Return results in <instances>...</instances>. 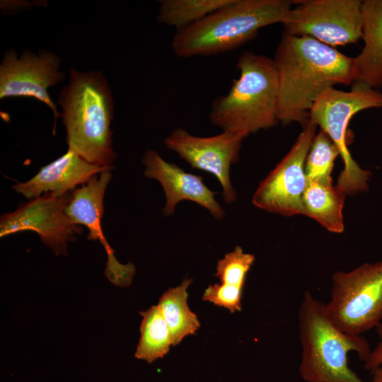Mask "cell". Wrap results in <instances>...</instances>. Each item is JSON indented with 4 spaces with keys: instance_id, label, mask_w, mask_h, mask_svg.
I'll return each instance as SVG.
<instances>
[{
    "instance_id": "15",
    "label": "cell",
    "mask_w": 382,
    "mask_h": 382,
    "mask_svg": "<svg viewBox=\"0 0 382 382\" xmlns=\"http://www.w3.org/2000/svg\"><path fill=\"white\" fill-rule=\"evenodd\" d=\"M112 169L91 163L68 149L64 154L42 167L32 178L14 185L13 189L30 199L47 192L62 196L86 183L93 176Z\"/></svg>"
},
{
    "instance_id": "18",
    "label": "cell",
    "mask_w": 382,
    "mask_h": 382,
    "mask_svg": "<svg viewBox=\"0 0 382 382\" xmlns=\"http://www.w3.org/2000/svg\"><path fill=\"white\" fill-rule=\"evenodd\" d=\"M192 279H184L182 283L170 288L161 296L158 307L170 332L173 346L178 345L185 337L195 335L200 327L197 316L188 307L187 288Z\"/></svg>"
},
{
    "instance_id": "12",
    "label": "cell",
    "mask_w": 382,
    "mask_h": 382,
    "mask_svg": "<svg viewBox=\"0 0 382 382\" xmlns=\"http://www.w3.org/2000/svg\"><path fill=\"white\" fill-rule=\"evenodd\" d=\"M246 137L228 131L212 137H197L176 128L165 139L164 144L193 168L214 175L222 187L224 202L229 204L237 197L231 181V166L238 161Z\"/></svg>"
},
{
    "instance_id": "2",
    "label": "cell",
    "mask_w": 382,
    "mask_h": 382,
    "mask_svg": "<svg viewBox=\"0 0 382 382\" xmlns=\"http://www.w3.org/2000/svg\"><path fill=\"white\" fill-rule=\"evenodd\" d=\"M69 74L68 83L58 94L68 149L91 163L113 168L115 103L109 82L102 71L71 68Z\"/></svg>"
},
{
    "instance_id": "9",
    "label": "cell",
    "mask_w": 382,
    "mask_h": 382,
    "mask_svg": "<svg viewBox=\"0 0 382 382\" xmlns=\"http://www.w3.org/2000/svg\"><path fill=\"white\" fill-rule=\"evenodd\" d=\"M316 127L310 120L302 125L289 151L253 194L252 202L255 207L286 216L302 214V199L308 183L306 159Z\"/></svg>"
},
{
    "instance_id": "7",
    "label": "cell",
    "mask_w": 382,
    "mask_h": 382,
    "mask_svg": "<svg viewBox=\"0 0 382 382\" xmlns=\"http://www.w3.org/2000/svg\"><path fill=\"white\" fill-rule=\"evenodd\" d=\"M325 306L332 320L346 333L362 335L376 328L382 323V261L335 272Z\"/></svg>"
},
{
    "instance_id": "10",
    "label": "cell",
    "mask_w": 382,
    "mask_h": 382,
    "mask_svg": "<svg viewBox=\"0 0 382 382\" xmlns=\"http://www.w3.org/2000/svg\"><path fill=\"white\" fill-rule=\"evenodd\" d=\"M61 58L54 52L40 50L37 53L23 50L20 56L13 48L7 50L0 63V99L32 97L45 103L54 119L60 117L48 88L65 79L61 71Z\"/></svg>"
},
{
    "instance_id": "17",
    "label": "cell",
    "mask_w": 382,
    "mask_h": 382,
    "mask_svg": "<svg viewBox=\"0 0 382 382\" xmlns=\"http://www.w3.org/2000/svg\"><path fill=\"white\" fill-rule=\"evenodd\" d=\"M346 196L332 180H310L303 196L302 214L313 219L330 232L342 233Z\"/></svg>"
},
{
    "instance_id": "4",
    "label": "cell",
    "mask_w": 382,
    "mask_h": 382,
    "mask_svg": "<svg viewBox=\"0 0 382 382\" xmlns=\"http://www.w3.org/2000/svg\"><path fill=\"white\" fill-rule=\"evenodd\" d=\"M236 68L239 76L228 92L215 98L209 118L222 131L246 137L276 126L278 120L279 76L272 59L243 52Z\"/></svg>"
},
{
    "instance_id": "11",
    "label": "cell",
    "mask_w": 382,
    "mask_h": 382,
    "mask_svg": "<svg viewBox=\"0 0 382 382\" xmlns=\"http://www.w3.org/2000/svg\"><path fill=\"white\" fill-rule=\"evenodd\" d=\"M70 199L71 192L62 196L47 192L21 203L14 212L1 216L0 237L35 231L55 255L66 254L68 242L75 241L76 236L83 231L66 213Z\"/></svg>"
},
{
    "instance_id": "24",
    "label": "cell",
    "mask_w": 382,
    "mask_h": 382,
    "mask_svg": "<svg viewBox=\"0 0 382 382\" xmlns=\"http://www.w3.org/2000/svg\"><path fill=\"white\" fill-rule=\"evenodd\" d=\"M376 334L379 338L378 342L364 362V368L368 371H373L382 366V323L376 328Z\"/></svg>"
},
{
    "instance_id": "21",
    "label": "cell",
    "mask_w": 382,
    "mask_h": 382,
    "mask_svg": "<svg viewBox=\"0 0 382 382\" xmlns=\"http://www.w3.org/2000/svg\"><path fill=\"white\" fill-rule=\"evenodd\" d=\"M340 152L328 135L320 130L316 134L306 159L308 180H332L331 173Z\"/></svg>"
},
{
    "instance_id": "22",
    "label": "cell",
    "mask_w": 382,
    "mask_h": 382,
    "mask_svg": "<svg viewBox=\"0 0 382 382\" xmlns=\"http://www.w3.org/2000/svg\"><path fill=\"white\" fill-rule=\"evenodd\" d=\"M255 255L240 246L218 260L215 276L221 283L243 288L246 275L255 262Z\"/></svg>"
},
{
    "instance_id": "25",
    "label": "cell",
    "mask_w": 382,
    "mask_h": 382,
    "mask_svg": "<svg viewBox=\"0 0 382 382\" xmlns=\"http://www.w3.org/2000/svg\"><path fill=\"white\" fill-rule=\"evenodd\" d=\"M372 374L371 382H382V366L371 371Z\"/></svg>"
},
{
    "instance_id": "19",
    "label": "cell",
    "mask_w": 382,
    "mask_h": 382,
    "mask_svg": "<svg viewBox=\"0 0 382 382\" xmlns=\"http://www.w3.org/2000/svg\"><path fill=\"white\" fill-rule=\"evenodd\" d=\"M139 314L142 316L141 337L134 357L152 363L168 353L173 345L170 332L158 305Z\"/></svg>"
},
{
    "instance_id": "20",
    "label": "cell",
    "mask_w": 382,
    "mask_h": 382,
    "mask_svg": "<svg viewBox=\"0 0 382 382\" xmlns=\"http://www.w3.org/2000/svg\"><path fill=\"white\" fill-rule=\"evenodd\" d=\"M231 0H162L157 21L176 30L198 22Z\"/></svg>"
},
{
    "instance_id": "13",
    "label": "cell",
    "mask_w": 382,
    "mask_h": 382,
    "mask_svg": "<svg viewBox=\"0 0 382 382\" xmlns=\"http://www.w3.org/2000/svg\"><path fill=\"white\" fill-rule=\"evenodd\" d=\"M111 178L110 170H105L71 191L66 213L74 223L88 228V239L99 241L103 245L108 255L105 275L109 280L115 285L127 286L132 283L135 267L131 263L124 265L117 260L101 227L105 212L104 196Z\"/></svg>"
},
{
    "instance_id": "8",
    "label": "cell",
    "mask_w": 382,
    "mask_h": 382,
    "mask_svg": "<svg viewBox=\"0 0 382 382\" xmlns=\"http://www.w3.org/2000/svg\"><path fill=\"white\" fill-rule=\"evenodd\" d=\"M361 0H305L291 8L284 31L312 37L330 47L357 42L362 36Z\"/></svg>"
},
{
    "instance_id": "6",
    "label": "cell",
    "mask_w": 382,
    "mask_h": 382,
    "mask_svg": "<svg viewBox=\"0 0 382 382\" xmlns=\"http://www.w3.org/2000/svg\"><path fill=\"white\" fill-rule=\"evenodd\" d=\"M382 108V92L362 86L352 85L344 91L330 88L316 100L309 120L325 132L337 147L344 164L336 186L346 195L367 191L371 173L361 168L347 146V127L352 117L360 111Z\"/></svg>"
},
{
    "instance_id": "1",
    "label": "cell",
    "mask_w": 382,
    "mask_h": 382,
    "mask_svg": "<svg viewBox=\"0 0 382 382\" xmlns=\"http://www.w3.org/2000/svg\"><path fill=\"white\" fill-rule=\"evenodd\" d=\"M279 76L278 120L304 125L318 98L353 83V57L307 36L282 34L272 58Z\"/></svg>"
},
{
    "instance_id": "3",
    "label": "cell",
    "mask_w": 382,
    "mask_h": 382,
    "mask_svg": "<svg viewBox=\"0 0 382 382\" xmlns=\"http://www.w3.org/2000/svg\"><path fill=\"white\" fill-rule=\"evenodd\" d=\"M291 6L289 0H231L198 22L176 30L171 48L183 58L233 50L262 28L282 24Z\"/></svg>"
},
{
    "instance_id": "14",
    "label": "cell",
    "mask_w": 382,
    "mask_h": 382,
    "mask_svg": "<svg viewBox=\"0 0 382 382\" xmlns=\"http://www.w3.org/2000/svg\"><path fill=\"white\" fill-rule=\"evenodd\" d=\"M142 163L146 166L144 175L158 180L163 189L164 215L173 214L178 203L189 200L207 209L216 219L224 216L225 212L215 199L216 192L205 185L201 176L185 172L152 149L145 151Z\"/></svg>"
},
{
    "instance_id": "16",
    "label": "cell",
    "mask_w": 382,
    "mask_h": 382,
    "mask_svg": "<svg viewBox=\"0 0 382 382\" xmlns=\"http://www.w3.org/2000/svg\"><path fill=\"white\" fill-rule=\"evenodd\" d=\"M364 47L353 57V86L382 87V0L362 3Z\"/></svg>"
},
{
    "instance_id": "23",
    "label": "cell",
    "mask_w": 382,
    "mask_h": 382,
    "mask_svg": "<svg viewBox=\"0 0 382 382\" xmlns=\"http://www.w3.org/2000/svg\"><path fill=\"white\" fill-rule=\"evenodd\" d=\"M243 289L240 286L223 283L209 285L205 289L202 299L215 306L226 308L231 313L241 311L242 310Z\"/></svg>"
},
{
    "instance_id": "5",
    "label": "cell",
    "mask_w": 382,
    "mask_h": 382,
    "mask_svg": "<svg viewBox=\"0 0 382 382\" xmlns=\"http://www.w3.org/2000/svg\"><path fill=\"white\" fill-rule=\"evenodd\" d=\"M301 345L299 372L306 382H364L349 365L351 352L365 362L371 353L363 335L342 330L330 318L325 303L306 291L298 311Z\"/></svg>"
}]
</instances>
